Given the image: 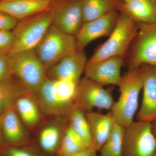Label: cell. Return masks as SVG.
<instances>
[{"instance_id":"24","label":"cell","mask_w":156,"mask_h":156,"mask_svg":"<svg viewBox=\"0 0 156 156\" xmlns=\"http://www.w3.org/2000/svg\"><path fill=\"white\" fill-rule=\"evenodd\" d=\"M88 148L90 147L68 125L56 154L57 156H71Z\"/></svg>"},{"instance_id":"27","label":"cell","mask_w":156,"mask_h":156,"mask_svg":"<svg viewBox=\"0 0 156 156\" xmlns=\"http://www.w3.org/2000/svg\"><path fill=\"white\" fill-rule=\"evenodd\" d=\"M5 156H40L34 149L28 147L11 146L4 151Z\"/></svg>"},{"instance_id":"14","label":"cell","mask_w":156,"mask_h":156,"mask_svg":"<svg viewBox=\"0 0 156 156\" xmlns=\"http://www.w3.org/2000/svg\"><path fill=\"white\" fill-rule=\"evenodd\" d=\"M87 62L83 51H77L62 59L47 70V77L79 82Z\"/></svg>"},{"instance_id":"16","label":"cell","mask_w":156,"mask_h":156,"mask_svg":"<svg viewBox=\"0 0 156 156\" xmlns=\"http://www.w3.org/2000/svg\"><path fill=\"white\" fill-rule=\"evenodd\" d=\"M55 0H0V10L18 21L49 10Z\"/></svg>"},{"instance_id":"15","label":"cell","mask_w":156,"mask_h":156,"mask_svg":"<svg viewBox=\"0 0 156 156\" xmlns=\"http://www.w3.org/2000/svg\"><path fill=\"white\" fill-rule=\"evenodd\" d=\"M3 138L11 146L25 145L28 140L26 127L20 120L14 104L0 116Z\"/></svg>"},{"instance_id":"25","label":"cell","mask_w":156,"mask_h":156,"mask_svg":"<svg viewBox=\"0 0 156 156\" xmlns=\"http://www.w3.org/2000/svg\"><path fill=\"white\" fill-rule=\"evenodd\" d=\"M125 128L115 122L108 138L99 151L101 156H122Z\"/></svg>"},{"instance_id":"19","label":"cell","mask_w":156,"mask_h":156,"mask_svg":"<svg viewBox=\"0 0 156 156\" xmlns=\"http://www.w3.org/2000/svg\"><path fill=\"white\" fill-rule=\"evenodd\" d=\"M14 106L17 114L27 128L32 129L41 119V110L35 94L28 91L15 101Z\"/></svg>"},{"instance_id":"8","label":"cell","mask_w":156,"mask_h":156,"mask_svg":"<svg viewBox=\"0 0 156 156\" xmlns=\"http://www.w3.org/2000/svg\"><path fill=\"white\" fill-rule=\"evenodd\" d=\"M122 156H156V139L150 122L137 120L125 128Z\"/></svg>"},{"instance_id":"30","label":"cell","mask_w":156,"mask_h":156,"mask_svg":"<svg viewBox=\"0 0 156 156\" xmlns=\"http://www.w3.org/2000/svg\"><path fill=\"white\" fill-rule=\"evenodd\" d=\"M97 152L94 148L90 147L71 156H97Z\"/></svg>"},{"instance_id":"28","label":"cell","mask_w":156,"mask_h":156,"mask_svg":"<svg viewBox=\"0 0 156 156\" xmlns=\"http://www.w3.org/2000/svg\"><path fill=\"white\" fill-rule=\"evenodd\" d=\"M13 76L9 56L0 53V81L9 79Z\"/></svg>"},{"instance_id":"18","label":"cell","mask_w":156,"mask_h":156,"mask_svg":"<svg viewBox=\"0 0 156 156\" xmlns=\"http://www.w3.org/2000/svg\"><path fill=\"white\" fill-rule=\"evenodd\" d=\"M94 149L99 151L109 136L115 124L111 112L106 114L91 111L86 113Z\"/></svg>"},{"instance_id":"11","label":"cell","mask_w":156,"mask_h":156,"mask_svg":"<svg viewBox=\"0 0 156 156\" xmlns=\"http://www.w3.org/2000/svg\"><path fill=\"white\" fill-rule=\"evenodd\" d=\"M124 58L112 57L97 62L87 60L84 72L85 76L102 86L119 85Z\"/></svg>"},{"instance_id":"26","label":"cell","mask_w":156,"mask_h":156,"mask_svg":"<svg viewBox=\"0 0 156 156\" xmlns=\"http://www.w3.org/2000/svg\"><path fill=\"white\" fill-rule=\"evenodd\" d=\"M14 35L11 30H0V53L8 55L13 46Z\"/></svg>"},{"instance_id":"12","label":"cell","mask_w":156,"mask_h":156,"mask_svg":"<svg viewBox=\"0 0 156 156\" xmlns=\"http://www.w3.org/2000/svg\"><path fill=\"white\" fill-rule=\"evenodd\" d=\"M119 15V12L115 11L84 23L75 36L78 51H83L88 44L96 39L109 36L115 28Z\"/></svg>"},{"instance_id":"22","label":"cell","mask_w":156,"mask_h":156,"mask_svg":"<svg viewBox=\"0 0 156 156\" xmlns=\"http://www.w3.org/2000/svg\"><path fill=\"white\" fill-rule=\"evenodd\" d=\"M13 76L0 81V116L14 104L20 95L30 91L17 79L14 80Z\"/></svg>"},{"instance_id":"5","label":"cell","mask_w":156,"mask_h":156,"mask_svg":"<svg viewBox=\"0 0 156 156\" xmlns=\"http://www.w3.org/2000/svg\"><path fill=\"white\" fill-rule=\"evenodd\" d=\"M34 50L46 70L78 51L75 37L62 31L52 24Z\"/></svg>"},{"instance_id":"20","label":"cell","mask_w":156,"mask_h":156,"mask_svg":"<svg viewBox=\"0 0 156 156\" xmlns=\"http://www.w3.org/2000/svg\"><path fill=\"white\" fill-rule=\"evenodd\" d=\"M118 11L127 15L137 23L156 21V13L150 0H127L122 2Z\"/></svg>"},{"instance_id":"33","label":"cell","mask_w":156,"mask_h":156,"mask_svg":"<svg viewBox=\"0 0 156 156\" xmlns=\"http://www.w3.org/2000/svg\"><path fill=\"white\" fill-rule=\"evenodd\" d=\"M154 9L156 13V1L154 4Z\"/></svg>"},{"instance_id":"9","label":"cell","mask_w":156,"mask_h":156,"mask_svg":"<svg viewBox=\"0 0 156 156\" xmlns=\"http://www.w3.org/2000/svg\"><path fill=\"white\" fill-rule=\"evenodd\" d=\"M115 102L110 90L103 86L86 76L79 81L75 98V107L86 113L95 108L110 111Z\"/></svg>"},{"instance_id":"36","label":"cell","mask_w":156,"mask_h":156,"mask_svg":"<svg viewBox=\"0 0 156 156\" xmlns=\"http://www.w3.org/2000/svg\"></svg>"},{"instance_id":"7","label":"cell","mask_w":156,"mask_h":156,"mask_svg":"<svg viewBox=\"0 0 156 156\" xmlns=\"http://www.w3.org/2000/svg\"><path fill=\"white\" fill-rule=\"evenodd\" d=\"M137 26L128 57L129 68L143 65L156 66V21L137 23Z\"/></svg>"},{"instance_id":"3","label":"cell","mask_w":156,"mask_h":156,"mask_svg":"<svg viewBox=\"0 0 156 156\" xmlns=\"http://www.w3.org/2000/svg\"><path fill=\"white\" fill-rule=\"evenodd\" d=\"M53 21L52 9L19 20L13 29L14 41L9 54L34 50Z\"/></svg>"},{"instance_id":"35","label":"cell","mask_w":156,"mask_h":156,"mask_svg":"<svg viewBox=\"0 0 156 156\" xmlns=\"http://www.w3.org/2000/svg\"><path fill=\"white\" fill-rule=\"evenodd\" d=\"M122 2H126V1H127V0H121Z\"/></svg>"},{"instance_id":"21","label":"cell","mask_w":156,"mask_h":156,"mask_svg":"<svg viewBox=\"0 0 156 156\" xmlns=\"http://www.w3.org/2000/svg\"><path fill=\"white\" fill-rule=\"evenodd\" d=\"M122 2L121 0H82L84 22L118 11Z\"/></svg>"},{"instance_id":"29","label":"cell","mask_w":156,"mask_h":156,"mask_svg":"<svg viewBox=\"0 0 156 156\" xmlns=\"http://www.w3.org/2000/svg\"><path fill=\"white\" fill-rule=\"evenodd\" d=\"M18 22L17 20L0 10V30H12Z\"/></svg>"},{"instance_id":"6","label":"cell","mask_w":156,"mask_h":156,"mask_svg":"<svg viewBox=\"0 0 156 156\" xmlns=\"http://www.w3.org/2000/svg\"><path fill=\"white\" fill-rule=\"evenodd\" d=\"M13 76L27 89L35 93L47 79V70L34 50L9 54Z\"/></svg>"},{"instance_id":"32","label":"cell","mask_w":156,"mask_h":156,"mask_svg":"<svg viewBox=\"0 0 156 156\" xmlns=\"http://www.w3.org/2000/svg\"><path fill=\"white\" fill-rule=\"evenodd\" d=\"M3 138L2 134V129H1V125H0V148L2 145Z\"/></svg>"},{"instance_id":"31","label":"cell","mask_w":156,"mask_h":156,"mask_svg":"<svg viewBox=\"0 0 156 156\" xmlns=\"http://www.w3.org/2000/svg\"><path fill=\"white\" fill-rule=\"evenodd\" d=\"M151 124L153 132L154 134L156 139V118L151 122Z\"/></svg>"},{"instance_id":"34","label":"cell","mask_w":156,"mask_h":156,"mask_svg":"<svg viewBox=\"0 0 156 156\" xmlns=\"http://www.w3.org/2000/svg\"><path fill=\"white\" fill-rule=\"evenodd\" d=\"M151 2L152 3V4H153L155 3V2H156V0H150Z\"/></svg>"},{"instance_id":"17","label":"cell","mask_w":156,"mask_h":156,"mask_svg":"<svg viewBox=\"0 0 156 156\" xmlns=\"http://www.w3.org/2000/svg\"><path fill=\"white\" fill-rule=\"evenodd\" d=\"M68 125V117H55L47 123L38 136L39 144L42 150L48 154L56 153Z\"/></svg>"},{"instance_id":"10","label":"cell","mask_w":156,"mask_h":156,"mask_svg":"<svg viewBox=\"0 0 156 156\" xmlns=\"http://www.w3.org/2000/svg\"><path fill=\"white\" fill-rule=\"evenodd\" d=\"M51 9L52 25L75 37L84 23L82 0H55Z\"/></svg>"},{"instance_id":"13","label":"cell","mask_w":156,"mask_h":156,"mask_svg":"<svg viewBox=\"0 0 156 156\" xmlns=\"http://www.w3.org/2000/svg\"><path fill=\"white\" fill-rule=\"evenodd\" d=\"M139 69L142 78L143 96L136 119L151 122L156 118V66L143 65Z\"/></svg>"},{"instance_id":"4","label":"cell","mask_w":156,"mask_h":156,"mask_svg":"<svg viewBox=\"0 0 156 156\" xmlns=\"http://www.w3.org/2000/svg\"><path fill=\"white\" fill-rule=\"evenodd\" d=\"M137 29V23L126 14L119 13L116 24L108 38L98 46L89 60L99 61L116 56L125 58Z\"/></svg>"},{"instance_id":"1","label":"cell","mask_w":156,"mask_h":156,"mask_svg":"<svg viewBox=\"0 0 156 156\" xmlns=\"http://www.w3.org/2000/svg\"><path fill=\"white\" fill-rule=\"evenodd\" d=\"M78 83L47 77L35 93L42 113L54 117H68L75 107V98Z\"/></svg>"},{"instance_id":"2","label":"cell","mask_w":156,"mask_h":156,"mask_svg":"<svg viewBox=\"0 0 156 156\" xmlns=\"http://www.w3.org/2000/svg\"><path fill=\"white\" fill-rule=\"evenodd\" d=\"M120 95L110 111L115 122L126 128L134 122L138 108L142 80L139 68H130L122 76Z\"/></svg>"},{"instance_id":"23","label":"cell","mask_w":156,"mask_h":156,"mask_svg":"<svg viewBox=\"0 0 156 156\" xmlns=\"http://www.w3.org/2000/svg\"><path fill=\"white\" fill-rule=\"evenodd\" d=\"M68 119L69 125L73 131L83 139L88 147L94 148L86 113L80 109L75 107L69 113Z\"/></svg>"}]
</instances>
